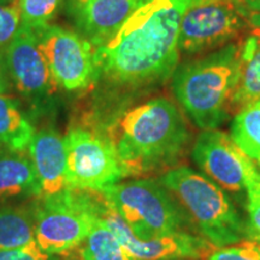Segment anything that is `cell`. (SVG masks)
<instances>
[{"label": "cell", "instance_id": "ac0fdd59", "mask_svg": "<svg viewBox=\"0 0 260 260\" xmlns=\"http://www.w3.org/2000/svg\"><path fill=\"white\" fill-rule=\"evenodd\" d=\"M34 134V128L18 103L0 94V146L11 151L24 152Z\"/></svg>", "mask_w": 260, "mask_h": 260}, {"label": "cell", "instance_id": "3957f363", "mask_svg": "<svg viewBox=\"0 0 260 260\" xmlns=\"http://www.w3.org/2000/svg\"><path fill=\"white\" fill-rule=\"evenodd\" d=\"M240 59L241 42H232L175 70V96L200 129H217L230 115V100L239 81Z\"/></svg>", "mask_w": 260, "mask_h": 260}, {"label": "cell", "instance_id": "5b68a950", "mask_svg": "<svg viewBox=\"0 0 260 260\" xmlns=\"http://www.w3.org/2000/svg\"><path fill=\"white\" fill-rule=\"evenodd\" d=\"M99 194L134 236L144 241L184 232L183 228L189 222L174 195L153 178L115 183Z\"/></svg>", "mask_w": 260, "mask_h": 260}, {"label": "cell", "instance_id": "8fae6325", "mask_svg": "<svg viewBox=\"0 0 260 260\" xmlns=\"http://www.w3.org/2000/svg\"><path fill=\"white\" fill-rule=\"evenodd\" d=\"M5 60L10 80L27 102L39 107L50 100L57 84L34 30L21 27L6 48Z\"/></svg>", "mask_w": 260, "mask_h": 260}, {"label": "cell", "instance_id": "603a6c76", "mask_svg": "<svg viewBox=\"0 0 260 260\" xmlns=\"http://www.w3.org/2000/svg\"><path fill=\"white\" fill-rule=\"evenodd\" d=\"M22 27L19 0L8 4L0 3V52L5 54L6 48L14 40Z\"/></svg>", "mask_w": 260, "mask_h": 260}, {"label": "cell", "instance_id": "f1b7e54d", "mask_svg": "<svg viewBox=\"0 0 260 260\" xmlns=\"http://www.w3.org/2000/svg\"><path fill=\"white\" fill-rule=\"evenodd\" d=\"M256 28H258V29H260V24H259V25H258V27H256Z\"/></svg>", "mask_w": 260, "mask_h": 260}, {"label": "cell", "instance_id": "d6986e66", "mask_svg": "<svg viewBox=\"0 0 260 260\" xmlns=\"http://www.w3.org/2000/svg\"><path fill=\"white\" fill-rule=\"evenodd\" d=\"M81 260H136L99 218L80 247Z\"/></svg>", "mask_w": 260, "mask_h": 260}, {"label": "cell", "instance_id": "7402d4cb", "mask_svg": "<svg viewBox=\"0 0 260 260\" xmlns=\"http://www.w3.org/2000/svg\"><path fill=\"white\" fill-rule=\"evenodd\" d=\"M61 0H19L22 27L37 31L50 24Z\"/></svg>", "mask_w": 260, "mask_h": 260}, {"label": "cell", "instance_id": "30bf717a", "mask_svg": "<svg viewBox=\"0 0 260 260\" xmlns=\"http://www.w3.org/2000/svg\"><path fill=\"white\" fill-rule=\"evenodd\" d=\"M100 199V218L136 260H203L216 248L206 239L187 232L169 234L147 241L140 240L121 217L107 206L102 195Z\"/></svg>", "mask_w": 260, "mask_h": 260}, {"label": "cell", "instance_id": "ffe728a7", "mask_svg": "<svg viewBox=\"0 0 260 260\" xmlns=\"http://www.w3.org/2000/svg\"><path fill=\"white\" fill-rule=\"evenodd\" d=\"M232 139L260 168V100L236 113L232 125Z\"/></svg>", "mask_w": 260, "mask_h": 260}, {"label": "cell", "instance_id": "7c38bea8", "mask_svg": "<svg viewBox=\"0 0 260 260\" xmlns=\"http://www.w3.org/2000/svg\"><path fill=\"white\" fill-rule=\"evenodd\" d=\"M194 161L219 187L229 191L245 189V170L251 158L232 136L217 129L204 130L195 141Z\"/></svg>", "mask_w": 260, "mask_h": 260}, {"label": "cell", "instance_id": "9c48e42d", "mask_svg": "<svg viewBox=\"0 0 260 260\" xmlns=\"http://www.w3.org/2000/svg\"><path fill=\"white\" fill-rule=\"evenodd\" d=\"M35 34L58 87L74 92L86 89L95 82V47L79 32L48 24Z\"/></svg>", "mask_w": 260, "mask_h": 260}, {"label": "cell", "instance_id": "83f0119b", "mask_svg": "<svg viewBox=\"0 0 260 260\" xmlns=\"http://www.w3.org/2000/svg\"><path fill=\"white\" fill-rule=\"evenodd\" d=\"M15 2V0H0V3H3V4H8V3H12Z\"/></svg>", "mask_w": 260, "mask_h": 260}, {"label": "cell", "instance_id": "7a4b0ae2", "mask_svg": "<svg viewBox=\"0 0 260 260\" xmlns=\"http://www.w3.org/2000/svg\"><path fill=\"white\" fill-rule=\"evenodd\" d=\"M189 136L178 107L165 98H155L124 113L112 142L124 176H141L180 160Z\"/></svg>", "mask_w": 260, "mask_h": 260}, {"label": "cell", "instance_id": "ba28073f", "mask_svg": "<svg viewBox=\"0 0 260 260\" xmlns=\"http://www.w3.org/2000/svg\"><path fill=\"white\" fill-rule=\"evenodd\" d=\"M64 145L68 188L100 191L124 177L111 140L88 129L73 128L64 136Z\"/></svg>", "mask_w": 260, "mask_h": 260}, {"label": "cell", "instance_id": "4fadbf2b", "mask_svg": "<svg viewBox=\"0 0 260 260\" xmlns=\"http://www.w3.org/2000/svg\"><path fill=\"white\" fill-rule=\"evenodd\" d=\"M147 0H67L65 14L81 37L103 47Z\"/></svg>", "mask_w": 260, "mask_h": 260}, {"label": "cell", "instance_id": "d4e9b609", "mask_svg": "<svg viewBox=\"0 0 260 260\" xmlns=\"http://www.w3.org/2000/svg\"><path fill=\"white\" fill-rule=\"evenodd\" d=\"M0 260H57L56 255L45 253L38 243L31 241L28 245L16 249L0 252Z\"/></svg>", "mask_w": 260, "mask_h": 260}, {"label": "cell", "instance_id": "9a60e30c", "mask_svg": "<svg viewBox=\"0 0 260 260\" xmlns=\"http://www.w3.org/2000/svg\"><path fill=\"white\" fill-rule=\"evenodd\" d=\"M40 195V183L29 155L3 148L0 151V207L11 201Z\"/></svg>", "mask_w": 260, "mask_h": 260}, {"label": "cell", "instance_id": "5bb4252c", "mask_svg": "<svg viewBox=\"0 0 260 260\" xmlns=\"http://www.w3.org/2000/svg\"><path fill=\"white\" fill-rule=\"evenodd\" d=\"M28 149L41 195L56 194L68 188L64 138L53 129H41L35 132Z\"/></svg>", "mask_w": 260, "mask_h": 260}, {"label": "cell", "instance_id": "44dd1931", "mask_svg": "<svg viewBox=\"0 0 260 260\" xmlns=\"http://www.w3.org/2000/svg\"><path fill=\"white\" fill-rule=\"evenodd\" d=\"M245 189L248 212L246 233L249 239L260 243V170L252 160L245 170Z\"/></svg>", "mask_w": 260, "mask_h": 260}, {"label": "cell", "instance_id": "cb8c5ba5", "mask_svg": "<svg viewBox=\"0 0 260 260\" xmlns=\"http://www.w3.org/2000/svg\"><path fill=\"white\" fill-rule=\"evenodd\" d=\"M203 260H260V243L242 240L235 245L216 247Z\"/></svg>", "mask_w": 260, "mask_h": 260}, {"label": "cell", "instance_id": "e0dca14e", "mask_svg": "<svg viewBox=\"0 0 260 260\" xmlns=\"http://www.w3.org/2000/svg\"><path fill=\"white\" fill-rule=\"evenodd\" d=\"M34 204L0 207V252L34 241Z\"/></svg>", "mask_w": 260, "mask_h": 260}, {"label": "cell", "instance_id": "52a82bcc", "mask_svg": "<svg viewBox=\"0 0 260 260\" xmlns=\"http://www.w3.org/2000/svg\"><path fill=\"white\" fill-rule=\"evenodd\" d=\"M249 25L240 0H191L181 22L180 53L195 56L219 50Z\"/></svg>", "mask_w": 260, "mask_h": 260}, {"label": "cell", "instance_id": "6da1fadb", "mask_svg": "<svg viewBox=\"0 0 260 260\" xmlns=\"http://www.w3.org/2000/svg\"><path fill=\"white\" fill-rule=\"evenodd\" d=\"M191 0H147L103 47L95 48L98 79L121 86L157 83L174 75L182 17Z\"/></svg>", "mask_w": 260, "mask_h": 260}, {"label": "cell", "instance_id": "277c9868", "mask_svg": "<svg viewBox=\"0 0 260 260\" xmlns=\"http://www.w3.org/2000/svg\"><path fill=\"white\" fill-rule=\"evenodd\" d=\"M159 181L214 247L235 245L247 236L246 225L230 198L210 177L188 167H178L168 170Z\"/></svg>", "mask_w": 260, "mask_h": 260}, {"label": "cell", "instance_id": "484cf974", "mask_svg": "<svg viewBox=\"0 0 260 260\" xmlns=\"http://www.w3.org/2000/svg\"><path fill=\"white\" fill-rule=\"evenodd\" d=\"M252 27L260 24V0H240Z\"/></svg>", "mask_w": 260, "mask_h": 260}, {"label": "cell", "instance_id": "4316f807", "mask_svg": "<svg viewBox=\"0 0 260 260\" xmlns=\"http://www.w3.org/2000/svg\"><path fill=\"white\" fill-rule=\"evenodd\" d=\"M8 76H9V71H8V67H6L5 54H3L2 52H0V94H4L6 90H8V84H9Z\"/></svg>", "mask_w": 260, "mask_h": 260}, {"label": "cell", "instance_id": "8992f818", "mask_svg": "<svg viewBox=\"0 0 260 260\" xmlns=\"http://www.w3.org/2000/svg\"><path fill=\"white\" fill-rule=\"evenodd\" d=\"M65 188L34 203V240L45 253L61 255L79 248L99 218L98 191Z\"/></svg>", "mask_w": 260, "mask_h": 260}, {"label": "cell", "instance_id": "2e32d148", "mask_svg": "<svg viewBox=\"0 0 260 260\" xmlns=\"http://www.w3.org/2000/svg\"><path fill=\"white\" fill-rule=\"evenodd\" d=\"M258 100H260V29L255 28L241 42L239 81L230 100L229 112H240Z\"/></svg>", "mask_w": 260, "mask_h": 260}]
</instances>
